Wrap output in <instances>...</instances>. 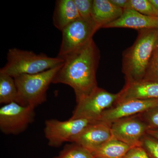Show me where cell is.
<instances>
[{
	"label": "cell",
	"instance_id": "7",
	"mask_svg": "<svg viewBox=\"0 0 158 158\" xmlns=\"http://www.w3.org/2000/svg\"><path fill=\"white\" fill-rule=\"evenodd\" d=\"M96 122L88 119L77 118L62 121L57 119L46 120L44 133L51 147H59L65 142H72L89 125Z\"/></svg>",
	"mask_w": 158,
	"mask_h": 158
},
{
	"label": "cell",
	"instance_id": "13",
	"mask_svg": "<svg viewBox=\"0 0 158 158\" xmlns=\"http://www.w3.org/2000/svg\"><path fill=\"white\" fill-rule=\"evenodd\" d=\"M124 28L137 31L158 29V17L147 16L132 9H125L120 17L103 28Z\"/></svg>",
	"mask_w": 158,
	"mask_h": 158
},
{
	"label": "cell",
	"instance_id": "19",
	"mask_svg": "<svg viewBox=\"0 0 158 158\" xmlns=\"http://www.w3.org/2000/svg\"><path fill=\"white\" fill-rule=\"evenodd\" d=\"M126 9H132L141 14L158 17V11L150 0H128Z\"/></svg>",
	"mask_w": 158,
	"mask_h": 158
},
{
	"label": "cell",
	"instance_id": "17",
	"mask_svg": "<svg viewBox=\"0 0 158 158\" xmlns=\"http://www.w3.org/2000/svg\"><path fill=\"white\" fill-rule=\"evenodd\" d=\"M17 89L14 78L0 73V103L6 105L15 102Z\"/></svg>",
	"mask_w": 158,
	"mask_h": 158
},
{
	"label": "cell",
	"instance_id": "16",
	"mask_svg": "<svg viewBox=\"0 0 158 158\" xmlns=\"http://www.w3.org/2000/svg\"><path fill=\"white\" fill-rule=\"evenodd\" d=\"M132 148L113 137L91 153L95 158H123Z\"/></svg>",
	"mask_w": 158,
	"mask_h": 158
},
{
	"label": "cell",
	"instance_id": "20",
	"mask_svg": "<svg viewBox=\"0 0 158 158\" xmlns=\"http://www.w3.org/2000/svg\"><path fill=\"white\" fill-rule=\"evenodd\" d=\"M141 147L151 158H158V140L146 134L141 139Z\"/></svg>",
	"mask_w": 158,
	"mask_h": 158
},
{
	"label": "cell",
	"instance_id": "21",
	"mask_svg": "<svg viewBox=\"0 0 158 158\" xmlns=\"http://www.w3.org/2000/svg\"><path fill=\"white\" fill-rule=\"evenodd\" d=\"M143 79L158 81V40Z\"/></svg>",
	"mask_w": 158,
	"mask_h": 158
},
{
	"label": "cell",
	"instance_id": "25",
	"mask_svg": "<svg viewBox=\"0 0 158 158\" xmlns=\"http://www.w3.org/2000/svg\"><path fill=\"white\" fill-rule=\"evenodd\" d=\"M116 7L124 10L126 9L128 0H110Z\"/></svg>",
	"mask_w": 158,
	"mask_h": 158
},
{
	"label": "cell",
	"instance_id": "15",
	"mask_svg": "<svg viewBox=\"0 0 158 158\" xmlns=\"http://www.w3.org/2000/svg\"><path fill=\"white\" fill-rule=\"evenodd\" d=\"M81 18L73 0H59L56 2L53 22L55 27L62 31L66 26Z\"/></svg>",
	"mask_w": 158,
	"mask_h": 158
},
{
	"label": "cell",
	"instance_id": "1",
	"mask_svg": "<svg viewBox=\"0 0 158 158\" xmlns=\"http://www.w3.org/2000/svg\"><path fill=\"white\" fill-rule=\"evenodd\" d=\"M100 52L91 39L78 50L65 57L53 84L69 85L73 89L77 102L98 87L96 72Z\"/></svg>",
	"mask_w": 158,
	"mask_h": 158
},
{
	"label": "cell",
	"instance_id": "9",
	"mask_svg": "<svg viewBox=\"0 0 158 158\" xmlns=\"http://www.w3.org/2000/svg\"><path fill=\"white\" fill-rule=\"evenodd\" d=\"M113 138L132 147L141 146L148 127L140 114L121 118L110 124Z\"/></svg>",
	"mask_w": 158,
	"mask_h": 158
},
{
	"label": "cell",
	"instance_id": "6",
	"mask_svg": "<svg viewBox=\"0 0 158 158\" xmlns=\"http://www.w3.org/2000/svg\"><path fill=\"white\" fill-rule=\"evenodd\" d=\"M118 97V93H110L98 87L90 94L77 102L76 107L70 118L97 122L106 110L115 104Z\"/></svg>",
	"mask_w": 158,
	"mask_h": 158
},
{
	"label": "cell",
	"instance_id": "3",
	"mask_svg": "<svg viewBox=\"0 0 158 158\" xmlns=\"http://www.w3.org/2000/svg\"><path fill=\"white\" fill-rule=\"evenodd\" d=\"M7 59V63L1 69L0 73L13 78L22 75L40 73L62 65L64 62L59 57L53 58L46 54H37L17 48L9 49Z\"/></svg>",
	"mask_w": 158,
	"mask_h": 158
},
{
	"label": "cell",
	"instance_id": "12",
	"mask_svg": "<svg viewBox=\"0 0 158 158\" xmlns=\"http://www.w3.org/2000/svg\"><path fill=\"white\" fill-rule=\"evenodd\" d=\"M118 94L116 103L132 99H158V81L142 79L126 82L124 87Z\"/></svg>",
	"mask_w": 158,
	"mask_h": 158
},
{
	"label": "cell",
	"instance_id": "14",
	"mask_svg": "<svg viewBox=\"0 0 158 158\" xmlns=\"http://www.w3.org/2000/svg\"><path fill=\"white\" fill-rule=\"evenodd\" d=\"M123 12L110 0H94L92 19L98 30L120 17Z\"/></svg>",
	"mask_w": 158,
	"mask_h": 158
},
{
	"label": "cell",
	"instance_id": "10",
	"mask_svg": "<svg viewBox=\"0 0 158 158\" xmlns=\"http://www.w3.org/2000/svg\"><path fill=\"white\" fill-rule=\"evenodd\" d=\"M158 106V99H132L116 103L102 114L97 122L111 124L114 122L141 114Z\"/></svg>",
	"mask_w": 158,
	"mask_h": 158
},
{
	"label": "cell",
	"instance_id": "8",
	"mask_svg": "<svg viewBox=\"0 0 158 158\" xmlns=\"http://www.w3.org/2000/svg\"><path fill=\"white\" fill-rule=\"evenodd\" d=\"M34 108L12 102L0 109V130L6 135H17L24 131L35 118Z\"/></svg>",
	"mask_w": 158,
	"mask_h": 158
},
{
	"label": "cell",
	"instance_id": "11",
	"mask_svg": "<svg viewBox=\"0 0 158 158\" xmlns=\"http://www.w3.org/2000/svg\"><path fill=\"white\" fill-rule=\"evenodd\" d=\"M113 138L110 124L96 122L89 125L71 142L76 143L92 152Z\"/></svg>",
	"mask_w": 158,
	"mask_h": 158
},
{
	"label": "cell",
	"instance_id": "27",
	"mask_svg": "<svg viewBox=\"0 0 158 158\" xmlns=\"http://www.w3.org/2000/svg\"><path fill=\"white\" fill-rule=\"evenodd\" d=\"M150 1L158 11V0H150Z\"/></svg>",
	"mask_w": 158,
	"mask_h": 158
},
{
	"label": "cell",
	"instance_id": "4",
	"mask_svg": "<svg viewBox=\"0 0 158 158\" xmlns=\"http://www.w3.org/2000/svg\"><path fill=\"white\" fill-rule=\"evenodd\" d=\"M62 65L40 73L22 75L14 78L17 89L16 103L34 108L47 100V91Z\"/></svg>",
	"mask_w": 158,
	"mask_h": 158
},
{
	"label": "cell",
	"instance_id": "26",
	"mask_svg": "<svg viewBox=\"0 0 158 158\" xmlns=\"http://www.w3.org/2000/svg\"><path fill=\"white\" fill-rule=\"evenodd\" d=\"M147 134L158 140V130H148Z\"/></svg>",
	"mask_w": 158,
	"mask_h": 158
},
{
	"label": "cell",
	"instance_id": "23",
	"mask_svg": "<svg viewBox=\"0 0 158 158\" xmlns=\"http://www.w3.org/2000/svg\"><path fill=\"white\" fill-rule=\"evenodd\" d=\"M148 130H158V106L140 114Z\"/></svg>",
	"mask_w": 158,
	"mask_h": 158
},
{
	"label": "cell",
	"instance_id": "5",
	"mask_svg": "<svg viewBox=\"0 0 158 158\" xmlns=\"http://www.w3.org/2000/svg\"><path fill=\"white\" fill-rule=\"evenodd\" d=\"M97 31L92 19L81 17L73 22L62 31V43L57 57L63 59L78 50L93 39Z\"/></svg>",
	"mask_w": 158,
	"mask_h": 158
},
{
	"label": "cell",
	"instance_id": "24",
	"mask_svg": "<svg viewBox=\"0 0 158 158\" xmlns=\"http://www.w3.org/2000/svg\"><path fill=\"white\" fill-rule=\"evenodd\" d=\"M123 158H151L141 146L133 147Z\"/></svg>",
	"mask_w": 158,
	"mask_h": 158
},
{
	"label": "cell",
	"instance_id": "2",
	"mask_svg": "<svg viewBox=\"0 0 158 158\" xmlns=\"http://www.w3.org/2000/svg\"><path fill=\"white\" fill-rule=\"evenodd\" d=\"M158 40V29L138 31L133 45L123 53L122 71L126 82L144 78Z\"/></svg>",
	"mask_w": 158,
	"mask_h": 158
},
{
	"label": "cell",
	"instance_id": "22",
	"mask_svg": "<svg viewBox=\"0 0 158 158\" xmlns=\"http://www.w3.org/2000/svg\"><path fill=\"white\" fill-rule=\"evenodd\" d=\"M80 16L85 19H92L94 0H73Z\"/></svg>",
	"mask_w": 158,
	"mask_h": 158
},
{
	"label": "cell",
	"instance_id": "18",
	"mask_svg": "<svg viewBox=\"0 0 158 158\" xmlns=\"http://www.w3.org/2000/svg\"><path fill=\"white\" fill-rule=\"evenodd\" d=\"M54 158H95L88 150L81 145L73 143L67 144L60 152L58 156Z\"/></svg>",
	"mask_w": 158,
	"mask_h": 158
}]
</instances>
